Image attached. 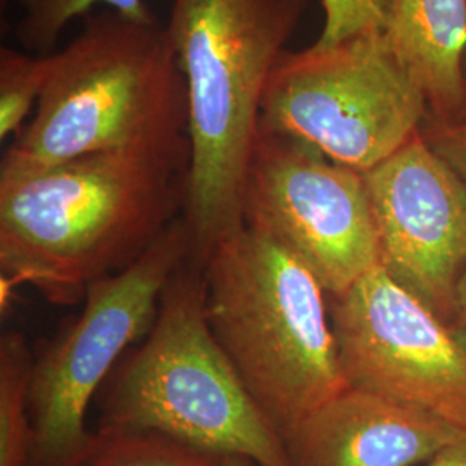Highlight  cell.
<instances>
[{
	"mask_svg": "<svg viewBox=\"0 0 466 466\" xmlns=\"http://www.w3.org/2000/svg\"><path fill=\"white\" fill-rule=\"evenodd\" d=\"M429 466H466V431L439 451L429 461Z\"/></svg>",
	"mask_w": 466,
	"mask_h": 466,
	"instance_id": "obj_19",
	"label": "cell"
},
{
	"mask_svg": "<svg viewBox=\"0 0 466 466\" xmlns=\"http://www.w3.org/2000/svg\"><path fill=\"white\" fill-rule=\"evenodd\" d=\"M244 223L298 258L339 298L382 267L363 173L259 128L244 188Z\"/></svg>",
	"mask_w": 466,
	"mask_h": 466,
	"instance_id": "obj_8",
	"label": "cell"
},
{
	"mask_svg": "<svg viewBox=\"0 0 466 466\" xmlns=\"http://www.w3.org/2000/svg\"><path fill=\"white\" fill-rule=\"evenodd\" d=\"M221 458L157 433L96 432L78 466H219Z\"/></svg>",
	"mask_w": 466,
	"mask_h": 466,
	"instance_id": "obj_14",
	"label": "cell"
},
{
	"mask_svg": "<svg viewBox=\"0 0 466 466\" xmlns=\"http://www.w3.org/2000/svg\"><path fill=\"white\" fill-rule=\"evenodd\" d=\"M52 57L28 56L11 47L0 50V138L23 130L36 107L50 75Z\"/></svg>",
	"mask_w": 466,
	"mask_h": 466,
	"instance_id": "obj_16",
	"label": "cell"
},
{
	"mask_svg": "<svg viewBox=\"0 0 466 466\" xmlns=\"http://www.w3.org/2000/svg\"><path fill=\"white\" fill-rule=\"evenodd\" d=\"M35 354L16 330L0 337V466L32 465L34 431L28 390Z\"/></svg>",
	"mask_w": 466,
	"mask_h": 466,
	"instance_id": "obj_13",
	"label": "cell"
},
{
	"mask_svg": "<svg viewBox=\"0 0 466 466\" xmlns=\"http://www.w3.org/2000/svg\"><path fill=\"white\" fill-rule=\"evenodd\" d=\"M308 0H169L184 75L188 167L184 219L200 261L240 232L244 188L269 76Z\"/></svg>",
	"mask_w": 466,
	"mask_h": 466,
	"instance_id": "obj_2",
	"label": "cell"
},
{
	"mask_svg": "<svg viewBox=\"0 0 466 466\" xmlns=\"http://www.w3.org/2000/svg\"><path fill=\"white\" fill-rule=\"evenodd\" d=\"M452 329L461 337V340L466 344V273L458 285V294H456V313H454V321Z\"/></svg>",
	"mask_w": 466,
	"mask_h": 466,
	"instance_id": "obj_20",
	"label": "cell"
},
{
	"mask_svg": "<svg viewBox=\"0 0 466 466\" xmlns=\"http://www.w3.org/2000/svg\"><path fill=\"white\" fill-rule=\"evenodd\" d=\"M97 431L157 433L219 458L292 466L282 435L213 335L196 252L167 283L144 342L116 370Z\"/></svg>",
	"mask_w": 466,
	"mask_h": 466,
	"instance_id": "obj_5",
	"label": "cell"
},
{
	"mask_svg": "<svg viewBox=\"0 0 466 466\" xmlns=\"http://www.w3.org/2000/svg\"><path fill=\"white\" fill-rule=\"evenodd\" d=\"M325 23L318 46H335L350 36L383 32L387 0H323Z\"/></svg>",
	"mask_w": 466,
	"mask_h": 466,
	"instance_id": "obj_17",
	"label": "cell"
},
{
	"mask_svg": "<svg viewBox=\"0 0 466 466\" xmlns=\"http://www.w3.org/2000/svg\"><path fill=\"white\" fill-rule=\"evenodd\" d=\"M461 432L427 411L348 387L282 439L292 466H415Z\"/></svg>",
	"mask_w": 466,
	"mask_h": 466,
	"instance_id": "obj_11",
	"label": "cell"
},
{
	"mask_svg": "<svg viewBox=\"0 0 466 466\" xmlns=\"http://www.w3.org/2000/svg\"><path fill=\"white\" fill-rule=\"evenodd\" d=\"M219 466H258L256 463H252L246 458H237V456H227V458H221V465Z\"/></svg>",
	"mask_w": 466,
	"mask_h": 466,
	"instance_id": "obj_21",
	"label": "cell"
},
{
	"mask_svg": "<svg viewBox=\"0 0 466 466\" xmlns=\"http://www.w3.org/2000/svg\"><path fill=\"white\" fill-rule=\"evenodd\" d=\"M383 34L423 92L433 121L466 104V0H387Z\"/></svg>",
	"mask_w": 466,
	"mask_h": 466,
	"instance_id": "obj_12",
	"label": "cell"
},
{
	"mask_svg": "<svg viewBox=\"0 0 466 466\" xmlns=\"http://www.w3.org/2000/svg\"><path fill=\"white\" fill-rule=\"evenodd\" d=\"M431 117L429 104L383 32L283 52L261 104L259 128L367 173Z\"/></svg>",
	"mask_w": 466,
	"mask_h": 466,
	"instance_id": "obj_6",
	"label": "cell"
},
{
	"mask_svg": "<svg viewBox=\"0 0 466 466\" xmlns=\"http://www.w3.org/2000/svg\"><path fill=\"white\" fill-rule=\"evenodd\" d=\"M421 135L466 185V119L451 123L429 119Z\"/></svg>",
	"mask_w": 466,
	"mask_h": 466,
	"instance_id": "obj_18",
	"label": "cell"
},
{
	"mask_svg": "<svg viewBox=\"0 0 466 466\" xmlns=\"http://www.w3.org/2000/svg\"><path fill=\"white\" fill-rule=\"evenodd\" d=\"M50 57L35 116L5 150L0 173L107 150L188 154L184 75L167 26L154 16L106 9Z\"/></svg>",
	"mask_w": 466,
	"mask_h": 466,
	"instance_id": "obj_3",
	"label": "cell"
},
{
	"mask_svg": "<svg viewBox=\"0 0 466 466\" xmlns=\"http://www.w3.org/2000/svg\"><path fill=\"white\" fill-rule=\"evenodd\" d=\"M346 382L466 431V344L382 267L332 298Z\"/></svg>",
	"mask_w": 466,
	"mask_h": 466,
	"instance_id": "obj_9",
	"label": "cell"
},
{
	"mask_svg": "<svg viewBox=\"0 0 466 466\" xmlns=\"http://www.w3.org/2000/svg\"><path fill=\"white\" fill-rule=\"evenodd\" d=\"M19 21L16 32L28 49L47 50L75 17L97 5L132 17L152 16L144 0H16Z\"/></svg>",
	"mask_w": 466,
	"mask_h": 466,
	"instance_id": "obj_15",
	"label": "cell"
},
{
	"mask_svg": "<svg viewBox=\"0 0 466 466\" xmlns=\"http://www.w3.org/2000/svg\"><path fill=\"white\" fill-rule=\"evenodd\" d=\"M196 252L184 217L137 261L94 283L84 308L34 361L28 390L34 446L30 466H78L96 432L86 411L121 354L147 333L169 280Z\"/></svg>",
	"mask_w": 466,
	"mask_h": 466,
	"instance_id": "obj_7",
	"label": "cell"
},
{
	"mask_svg": "<svg viewBox=\"0 0 466 466\" xmlns=\"http://www.w3.org/2000/svg\"><path fill=\"white\" fill-rule=\"evenodd\" d=\"M363 177L383 269L452 327L466 273V185L421 134Z\"/></svg>",
	"mask_w": 466,
	"mask_h": 466,
	"instance_id": "obj_10",
	"label": "cell"
},
{
	"mask_svg": "<svg viewBox=\"0 0 466 466\" xmlns=\"http://www.w3.org/2000/svg\"><path fill=\"white\" fill-rule=\"evenodd\" d=\"M187 152L128 149L0 173V267L67 306L130 267L184 209Z\"/></svg>",
	"mask_w": 466,
	"mask_h": 466,
	"instance_id": "obj_1",
	"label": "cell"
},
{
	"mask_svg": "<svg viewBox=\"0 0 466 466\" xmlns=\"http://www.w3.org/2000/svg\"><path fill=\"white\" fill-rule=\"evenodd\" d=\"M461 119H466V104H465V113H463V117Z\"/></svg>",
	"mask_w": 466,
	"mask_h": 466,
	"instance_id": "obj_22",
	"label": "cell"
},
{
	"mask_svg": "<svg viewBox=\"0 0 466 466\" xmlns=\"http://www.w3.org/2000/svg\"><path fill=\"white\" fill-rule=\"evenodd\" d=\"M200 263L213 335L282 437L350 387L327 292L298 258L244 227Z\"/></svg>",
	"mask_w": 466,
	"mask_h": 466,
	"instance_id": "obj_4",
	"label": "cell"
}]
</instances>
